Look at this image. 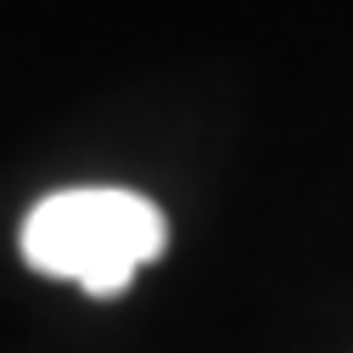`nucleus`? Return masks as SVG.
<instances>
[{
    "mask_svg": "<svg viewBox=\"0 0 353 353\" xmlns=\"http://www.w3.org/2000/svg\"><path fill=\"white\" fill-rule=\"evenodd\" d=\"M163 241H168L163 208L118 185L57 191L23 219L28 270L51 281H73L90 297H118L135 281V270H146L163 252Z\"/></svg>",
    "mask_w": 353,
    "mask_h": 353,
    "instance_id": "obj_1",
    "label": "nucleus"
}]
</instances>
